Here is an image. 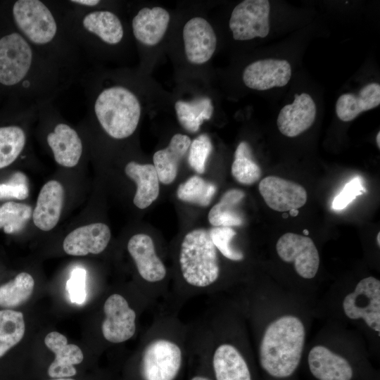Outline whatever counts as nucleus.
I'll list each match as a JSON object with an SVG mask.
<instances>
[{
	"label": "nucleus",
	"mask_w": 380,
	"mask_h": 380,
	"mask_svg": "<svg viewBox=\"0 0 380 380\" xmlns=\"http://www.w3.org/2000/svg\"><path fill=\"white\" fill-rule=\"evenodd\" d=\"M230 291L242 313L260 369L287 380L298 370L313 320V308L270 279L250 278Z\"/></svg>",
	"instance_id": "nucleus-1"
},
{
	"label": "nucleus",
	"mask_w": 380,
	"mask_h": 380,
	"mask_svg": "<svg viewBox=\"0 0 380 380\" xmlns=\"http://www.w3.org/2000/svg\"><path fill=\"white\" fill-rule=\"evenodd\" d=\"M188 326V352L209 362L215 380H253L250 334L229 296L213 300Z\"/></svg>",
	"instance_id": "nucleus-2"
},
{
	"label": "nucleus",
	"mask_w": 380,
	"mask_h": 380,
	"mask_svg": "<svg viewBox=\"0 0 380 380\" xmlns=\"http://www.w3.org/2000/svg\"><path fill=\"white\" fill-rule=\"evenodd\" d=\"M77 78L16 30L0 37V84L18 89L27 106L52 102Z\"/></svg>",
	"instance_id": "nucleus-3"
},
{
	"label": "nucleus",
	"mask_w": 380,
	"mask_h": 380,
	"mask_svg": "<svg viewBox=\"0 0 380 380\" xmlns=\"http://www.w3.org/2000/svg\"><path fill=\"white\" fill-rule=\"evenodd\" d=\"M15 30L59 66L82 76L86 61L64 24L60 1L17 0L11 9Z\"/></svg>",
	"instance_id": "nucleus-4"
},
{
	"label": "nucleus",
	"mask_w": 380,
	"mask_h": 380,
	"mask_svg": "<svg viewBox=\"0 0 380 380\" xmlns=\"http://www.w3.org/2000/svg\"><path fill=\"white\" fill-rule=\"evenodd\" d=\"M315 319L332 321L355 329L369 351L380 349V280L360 277L351 284H336L322 293L313 308Z\"/></svg>",
	"instance_id": "nucleus-5"
},
{
	"label": "nucleus",
	"mask_w": 380,
	"mask_h": 380,
	"mask_svg": "<svg viewBox=\"0 0 380 380\" xmlns=\"http://www.w3.org/2000/svg\"><path fill=\"white\" fill-rule=\"evenodd\" d=\"M367 345L355 329L332 321H324L304 351L311 375L316 380H353L356 363L365 361Z\"/></svg>",
	"instance_id": "nucleus-6"
},
{
	"label": "nucleus",
	"mask_w": 380,
	"mask_h": 380,
	"mask_svg": "<svg viewBox=\"0 0 380 380\" xmlns=\"http://www.w3.org/2000/svg\"><path fill=\"white\" fill-rule=\"evenodd\" d=\"M178 312L165 308L156 315L139 348L142 380H175L188 352V324Z\"/></svg>",
	"instance_id": "nucleus-7"
},
{
	"label": "nucleus",
	"mask_w": 380,
	"mask_h": 380,
	"mask_svg": "<svg viewBox=\"0 0 380 380\" xmlns=\"http://www.w3.org/2000/svg\"><path fill=\"white\" fill-rule=\"evenodd\" d=\"M87 107L101 129L111 138L124 139L136 131L141 113L136 94L122 85L99 89L82 83Z\"/></svg>",
	"instance_id": "nucleus-8"
},
{
	"label": "nucleus",
	"mask_w": 380,
	"mask_h": 380,
	"mask_svg": "<svg viewBox=\"0 0 380 380\" xmlns=\"http://www.w3.org/2000/svg\"><path fill=\"white\" fill-rule=\"evenodd\" d=\"M275 251L281 262L291 266L296 276V296L313 308L321 296L315 284L321 262L315 242L308 236L287 232L277 241Z\"/></svg>",
	"instance_id": "nucleus-9"
},
{
	"label": "nucleus",
	"mask_w": 380,
	"mask_h": 380,
	"mask_svg": "<svg viewBox=\"0 0 380 380\" xmlns=\"http://www.w3.org/2000/svg\"><path fill=\"white\" fill-rule=\"evenodd\" d=\"M127 248L143 282L142 293L153 305L169 296L168 271L157 253L153 239L146 234H137L128 241Z\"/></svg>",
	"instance_id": "nucleus-10"
},
{
	"label": "nucleus",
	"mask_w": 380,
	"mask_h": 380,
	"mask_svg": "<svg viewBox=\"0 0 380 380\" xmlns=\"http://www.w3.org/2000/svg\"><path fill=\"white\" fill-rule=\"evenodd\" d=\"M101 334L110 343H121L132 338L137 332L139 310L120 293H113L103 303Z\"/></svg>",
	"instance_id": "nucleus-11"
},
{
	"label": "nucleus",
	"mask_w": 380,
	"mask_h": 380,
	"mask_svg": "<svg viewBox=\"0 0 380 380\" xmlns=\"http://www.w3.org/2000/svg\"><path fill=\"white\" fill-rule=\"evenodd\" d=\"M48 109L53 125L46 134V144L58 165L73 167L78 164L83 153L82 139L75 128L61 119L52 102L48 103Z\"/></svg>",
	"instance_id": "nucleus-12"
},
{
	"label": "nucleus",
	"mask_w": 380,
	"mask_h": 380,
	"mask_svg": "<svg viewBox=\"0 0 380 380\" xmlns=\"http://www.w3.org/2000/svg\"><path fill=\"white\" fill-rule=\"evenodd\" d=\"M270 4L267 0H245L233 9L229 25L235 40L264 38L270 32Z\"/></svg>",
	"instance_id": "nucleus-13"
},
{
	"label": "nucleus",
	"mask_w": 380,
	"mask_h": 380,
	"mask_svg": "<svg viewBox=\"0 0 380 380\" xmlns=\"http://www.w3.org/2000/svg\"><path fill=\"white\" fill-rule=\"evenodd\" d=\"M258 189L266 204L278 212L298 210L308 198L303 186L277 176L265 177L260 182Z\"/></svg>",
	"instance_id": "nucleus-14"
},
{
	"label": "nucleus",
	"mask_w": 380,
	"mask_h": 380,
	"mask_svg": "<svg viewBox=\"0 0 380 380\" xmlns=\"http://www.w3.org/2000/svg\"><path fill=\"white\" fill-rule=\"evenodd\" d=\"M291 74V66L286 60L267 58L249 64L242 77L248 88L264 91L286 85Z\"/></svg>",
	"instance_id": "nucleus-15"
},
{
	"label": "nucleus",
	"mask_w": 380,
	"mask_h": 380,
	"mask_svg": "<svg viewBox=\"0 0 380 380\" xmlns=\"http://www.w3.org/2000/svg\"><path fill=\"white\" fill-rule=\"evenodd\" d=\"M184 50L188 61L203 64L213 56L217 46V37L210 24L204 18L196 17L188 20L183 28Z\"/></svg>",
	"instance_id": "nucleus-16"
},
{
	"label": "nucleus",
	"mask_w": 380,
	"mask_h": 380,
	"mask_svg": "<svg viewBox=\"0 0 380 380\" xmlns=\"http://www.w3.org/2000/svg\"><path fill=\"white\" fill-rule=\"evenodd\" d=\"M316 113V104L308 94H296L293 103L281 109L277 120L278 129L283 135L295 137L312 125Z\"/></svg>",
	"instance_id": "nucleus-17"
},
{
	"label": "nucleus",
	"mask_w": 380,
	"mask_h": 380,
	"mask_svg": "<svg viewBox=\"0 0 380 380\" xmlns=\"http://www.w3.org/2000/svg\"><path fill=\"white\" fill-rule=\"evenodd\" d=\"M110 237L108 225L101 222L92 223L80 227L69 233L63 241V248L70 255L99 254L106 248Z\"/></svg>",
	"instance_id": "nucleus-18"
},
{
	"label": "nucleus",
	"mask_w": 380,
	"mask_h": 380,
	"mask_svg": "<svg viewBox=\"0 0 380 380\" xmlns=\"http://www.w3.org/2000/svg\"><path fill=\"white\" fill-rule=\"evenodd\" d=\"M44 343L56 355L48 369L49 376L57 379L75 376L77 371L74 365L81 363L84 358L80 347L68 343L67 338L58 331L49 333Z\"/></svg>",
	"instance_id": "nucleus-19"
},
{
	"label": "nucleus",
	"mask_w": 380,
	"mask_h": 380,
	"mask_svg": "<svg viewBox=\"0 0 380 380\" xmlns=\"http://www.w3.org/2000/svg\"><path fill=\"white\" fill-rule=\"evenodd\" d=\"M64 201V189L56 180H50L41 189L32 211L34 225L42 231H50L57 224Z\"/></svg>",
	"instance_id": "nucleus-20"
},
{
	"label": "nucleus",
	"mask_w": 380,
	"mask_h": 380,
	"mask_svg": "<svg viewBox=\"0 0 380 380\" xmlns=\"http://www.w3.org/2000/svg\"><path fill=\"white\" fill-rule=\"evenodd\" d=\"M170 14L161 7L143 8L132 20L135 39L146 46H154L163 39L170 22Z\"/></svg>",
	"instance_id": "nucleus-21"
},
{
	"label": "nucleus",
	"mask_w": 380,
	"mask_h": 380,
	"mask_svg": "<svg viewBox=\"0 0 380 380\" xmlns=\"http://www.w3.org/2000/svg\"><path fill=\"white\" fill-rule=\"evenodd\" d=\"M191 142L187 135L175 134L166 148L154 153L153 166L160 182L170 184L175 181L179 163L189 151Z\"/></svg>",
	"instance_id": "nucleus-22"
},
{
	"label": "nucleus",
	"mask_w": 380,
	"mask_h": 380,
	"mask_svg": "<svg viewBox=\"0 0 380 380\" xmlns=\"http://www.w3.org/2000/svg\"><path fill=\"white\" fill-rule=\"evenodd\" d=\"M125 172L137 185L134 204L139 209L150 206L158 198L160 191V181L153 165L130 161Z\"/></svg>",
	"instance_id": "nucleus-23"
},
{
	"label": "nucleus",
	"mask_w": 380,
	"mask_h": 380,
	"mask_svg": "<svg viewBox=\"0 0 380 380\" xmlns=\"http://www.w3.org/2000/svg\"><path fill=\"white\" fill-rule=\"evenodd\" d=\"M380 104V85L370 83L365 86L357 95L348 93L338 97L336 103V113L343 122L355 119L364 111L373 109Z\"/></svg>",
	"instance_id": "nucleus-24"
},
{
	"label": "nucleus",
	"mask_w": 380,
	"mask_h": 380,
	"mask_svg": "<svg viewBox=\"0 0 380 380\" xmlns=\"http://www.w3.org/2000/svg\"><path fill=\"white\" fill-rule=\"evenodd\" d=\"M245 197V193L238 189L225 191L220 201L210 210L208 219L213 227H238L243 224V217L239 205Z\"/></svg>",
	"instance_id": "nucleus-25"
},
{
	"label": "nucleus",
	"mask_w": 380,
	"mask_h": 380,
	"mask_svg": "<svg viewBox=\"0 0 380 380\" xmlns=\"http://www.w3.org/2000/svg\"><path fill=\"white\" fill-rule=\"evenodd\" d=\"M175 109L179 123L190 133L197 132L203 122L210 119L213 113V106L208 97L191 101L178 100Z\"/></svg>",
	"instance_id": "nucleus-26"
},
{
	"label": "nucleus",
	"mask_w": 380,
	"mask_h": 380,
	"mask_svg": "<svg viewBox=\"0 0 380 380\" xmlns=\"http://www.w3.org/2000/svg\"><path fill=\"white\" fill-rule=\"evenodd\" d=\"M27 143L25 129L16 125L0 127V169L13 163Z\"/></svg>",
	"instance_id": "nucleus-27"
},
{
	"label": "nucleus",
	"mask_w": 380,
	"mask_h": 380,
	"mask_svg": "<svg viewBox=\"0 0 380 380\" xmlns=\"http://www.w3.org/2000/svg\"><path fill=\"white\" fill-rule=\"evenodd\" d=\"M231 172L236 181L244 185L253 184L260 178L261 169L254 160L251 148L246 141L240 142L236 147Z\"/></svg>",
	"instance_id": "nucleus-28"
},
{
	"label": "nucleus",
	"mask_w": 380,
	"mask_h": 380,
	"mask_svg": "<svg viewBox=\"0 0 380 380\" xmlns=\"http://www.w3.org/2000/svg\"><path fill=\"white\" fill-rule=\"evenodd\" d=\"M25 331L22 312L13 310H0V357L21 341Z\"/></svg>",
	"instance_id": "nucleus-29"
},
{
	"label": "nucleus",
	"mask_w": 380,
	"mask_h": 380,
	"mask_svg": "<svg viewBox=\"0 0 380 380\" xmlns=\"http://www.w3.org/2000/svg\"><path fill=\"white\" fill-rule=\"evenodd\" d=\"M34 286L32 275L27 272L18 274L13 280L0 286V306L15 308L26 302Z\"/></svg>",
	"instance_id": "nucleus-30"
},
{
	"label": "nucleus",
	"mask_w": 380,
	"mask_h": 380,
	"mask_svg": "<svg viewBox=\"0 0 380 380\" xmlns=\"http://www.w3.org/2000/svg\"><path fill=\"white\" fill-rule=\"evenodd\" d=\"M216 191L215 184L194 175L178 186L177 196L182 201L205 207L210 203Z\"/></svg>",
	"instance_id": "nucleus-31"
},
{
	"label": "nucleus",
	"mask_w": 380,
	"mask_h": 380,
	"mask_svg": "<svg viewBox=\"0 0 380 380\" xmlns=\"http://www.w3.org/2000/svg\"><path fill=\"white\" fill-rule=\"evenodd\" d=\"M208 232L214 246L224 260L234 264L245 261L244 251L234 243L236 232L232 227H213Z\"/></svg>",
	"instance_id": "nucleus-32"
},
{
	"label": "nucleus",
	"mask_w": 380,
	"mask_h": 380,
	"mask_svg": "<svg viewBox=\"0 0 380 380\" xmlns=\"http://www.w3.org/2000/svg\"><path fill=\"white\" fill-rule=\"evenodd\" d=\"M32 215V208L25 203L8 201L0 206V229L6 234L21 231Z\"/></svg>",
	"instance_id": "nucleus-33"
},
{
	"label": "nucleus",
	"mask_w": 380,
	"mask_h": 380,
	"mask_svg": "<svg viewBox=\"0 0 380 380\" xmlns=\"http://www.w3.org/2000/svg\"><path fill=\"white\" fill-rule=\"evenodd\" d=\"M212 151L213 144L208 135H198L191 142L189 148L188 163L190 167L197 173L203 174Z\"/></svg>",
	"instance_id": "nucleus-34"
},
{
	"label": "nucleus",
	"mask_w": 380,
	"mask_h": 380,
	"mask_svg": "<svg viewBox=\"0 0 380 380\" xmlns=\"http://www.w3.org/2000/svg\"><path fill=\"white\" fill-rule=\"evenodd\" d=\"M28 196L27 178L21 172H16L7 182L0 183V200L11 198L25 200Z\"/></svg>",
	"instance_id": "nucleus-35"
},
{
	"label": "nucleus",
	"mask_w": 380,
	"mask_h": 380,
	"mask_svg": "<svg viewBox=\"0 0 380 380\" xmlns=\"http://www.w3.org/2000/svg\"><path fill=\"white\" fill-rule=\"evenodd\" d=\"M87 271L81 267L72 270L66 282V291L70 300L75 304H84L87 300L86 290Z\"/></svg>",
	"instance_id": "nucleus-36"
},
{
	"label": "nucleus",
	"mask_w": 380,
	"mask_h": 380,
	"mask_svg": "<svg viewBox=\"0 0 380 380\" xmlns=\"http://www.w3.org/2000/svg\"><path fill=\"white\" fill-rule=\"evenodd\" d=\"M360 177H354L348 182L342 191L334 198L332 208L342 210L347 207L357 196L365 193Z\"/></svg>",
	"instance_id": "nucleus-37"
},
{
	"label": "nucleus",
	"mask_w": 380,
	"mask_h": 380,
	"mask_svg": "<svg viewBox=\"0 0 380 380\" xmlns=\"http://www.w3.org/2000/svg\"><path fill=\"white\" fill-rule=\"evenodd\" d=\"M190 380H213V379L204 374H196Z\"/></svg>",
	"instance_id": "nucleus-38"
},
{
	"label": "nucleus",
	"mask_w": 380,
	"mask_h": 380,
	"mask_svg": "<svg viewBox=\"0 0 380 380\" xmlns=\"http://www.w3.org/2000/svg\"><path fill=\"white\" fill-rule=\"evenodd\" d=\"M289 213L291 216L295 217L298 214V210L297 209H293L290 210Z\"/></svg>",
	"instance_id": "nucleus-39"
},
{
	"label": "nucleus",
	"mask_w": 380,
	"mask_h": 380,
	"mask_svg": "<svg viewBox=\"0 0 380 380\" xmlns=\"http://www.w3.org/2000/svg\"><path fill=\"white\" fill-rule=\"evenodd\" d=\"M376 144L378 146V148H380V132H378L376 138Z\"/></svg>",
	"instance_id": "nucleus-40"
},
{
	"label": "nucleus",
	"mask_w": 380,
	"mask_h": 380,
	"mask_svg": "<svg viewBox=\"0 0 380 380\" xmlns=\"http://www.w3.org/2000/svg\"><path fill=\"white\" fill-rule=\"evenodd\" d=\"M376 245L379 248H380V233L378 232L376 236Z\"/></svg>",
	"instance_id": "nucleus-41"
},
{
	"label": "nucleus",
	"mask_w": 380,
	"mask_h": 380,
	"mask_svg": "<svg viewBox=\"0 0 380 380\" xmlns=\"http://www.w3.org/2000/svg\"><path fill=\"white\" fill-rule=\"evenodd\" d=\"M53 380H74V379H65V378H61V379H53Z\"/></svg>",
	"instance_id": "nucleus-42"
},
{
	"label": "nucleus",
	"mask_w": 380,
	"mask_h": 380,
	"mask_svg": "<svg viewBox=\"0 0 380 380\" xmlns=\"http://www.w3.org/2000/svg\"><path fill=\"white\" fill-rule=\"evenodd\" d=\"M303 233H304V234H305V235L309 234V232H308L307 229H304V230H303Z\"/></svg>",
	"instance_id": "nucleus-43"
},
{
	"label": "nucleus",
	"mask_w": 380,
	"mask_h": 380,
	"mask_svg": "<svg viewBox=\"0 0 380 380\" xmlns=\"http://www.w3.org/2000/svg\"><path fill=\"white\" fill-rule=\"evenodd\" d=\"M287 216H288L287 214L286 213L284 214V217H287Z\"/></svg>",
	"instance_id": "nucleus-44"
}]
</instances>
